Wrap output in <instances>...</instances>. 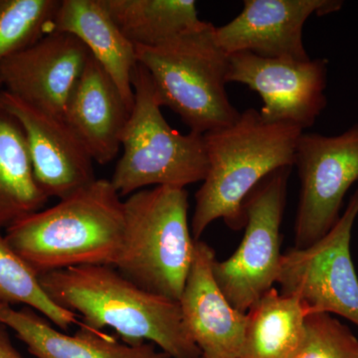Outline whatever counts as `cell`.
Masks as SVG:
<instances>
[{"label": "cell", "mask_w": 358, "mask_h": 358, "mask_svg": "<svg viewBox=\"0 0 358 358\" xmlns=\"http://www.w3.org/2000/svg\"><path fill=\"white\" fill-rule=\"evenodd\" d=\"M39 282L59 307L98 331L110 327L128 345L152 343L169 358L202 357L178 301L141 289L112 266H77L40 275Z\"/></svg>", "instance_id": "cell-1"}, {"label": "cell", "mask_w": 358, "mask_h": 358, "mask_svg": "<svg viewBox=\"0 0 358 358\" xmlns=\"http://www.w3.org/2000/svg\"><path fill=\"white\" fill-rule=\"evenodd\" d=\"M303 129L264 121L248 109L230 126L203 134L208 171L195 194L190 228L195 241L214 221L243 229L244 203L259 183L282 167L294 166Z\"/></svg>", "instance_id": "cell-2"}, {"label": "cell", "mask_w": 358, "mask_h": 358, "mask_svg": "<svg viewBox=\"0 0 358 358\" xmlns=\"http://www.w3.org/2000/svg\"><path fill=\"white\" fill-rule=\"evenodd\" d=\"M124 201L96 178L57 204L20 219L4 235L37 275L86 265L114 266L122 241Z\"/></svg>", "instance_id": "cell-3"}, {"label": "cell", "mask_w": 358, "mask_h": 358, "mask_svg": "<svg viewBox=\"0 0 358 358\" xmlns=\"http://www.w3.org/2000/svg\"><path fill=\"white\" fill-rule=\"evenodd\" d=\"M136 54L152 78L157 102L192 133L204 134L239 119L226 90L229 55L219 46L212 23L204 21L157 46H136Z\"/></svg>", "instance_id": "cell-4"}, {"label": "cell", "mask_w": 358, "mask_h": 358, "mask_svg": "<svg viewBox=\"0 0 358 358\" xmlns=\"http://www.w3.org/2000/svg\"><path fill=\"white\" fill-rule=\"evenodd\" d=\"M185 188L155 186L124 201V226L114 267L150 293L178 301L194 255Z\"/></svg>", "instance_id": "cell-5"}, {"label": "cell", "mask_w": 358, "mask_h": 358, "mask_svg": "<svg viewBox=\"0 0 358 358\" xmlns=\"http://www.w3.org/2000/svg\"><path fill=\"white\" fill-rule=\"evenodd\" d=\"M134 106L122 134V155L110 179L120 196L155 187L185 188L202 182L208 171L203 134H183L162 113L148 70L136 64Z\"/></svg>", "instance_id": "cell-6"}, {"label": "cell", "mask_w": 358, "mask_h": 358, "mask_svg": "<svg viewBox=\"0 0 358 358\" xmlns=\"http://www.w3.org/2000/svg\"><path fill=\"white\" fill-rule=\"evenodd\" d=\"M293 167L277 169L263 179L244 203V236L236 251L216 259L213 274L231 305L246 313L274 288L282 254L281 226Z\"/></svg>", "instance_id": "cell-7"}, {"label": "cell", "mask_w": 358, "mask_h": 358, "mask_svg": "<svg viewBox=\"0 0 358 358\" xmlns=\"http://www.w3.org/2000/svg\"><path fill=\"white\" fill-rule=\"evenodd\" d=\"M358 216V186L345 212L324 237L306 248L282 254L277 282L310 313L345 317L358 327V277L350 242Z\"/></svg>", "instance_id": "cell-8"}, {"label": "cell", "mask_w": 358, "mask_h": 358, "mask_svg": "<svg viewBox=\"0 0 358 358\" xmlns=\"http://www.w3.org/2000/svg\"><path fill=\"white\" fill-rule=\"evenodd\" d=\"M294 166L301 183L294 247L301 249L336 225L346 193L358 182V122L338 136L303 131Z\"/></svg>", "instance_id": "cell-9"}, {"label": "cell", "mask_w": 358, "mask_h": 358, "mask_svg": "<svg viewBox=\"0 0 358 358\" xmlns=\"http://www.w3.org/2000/svg\"><path fill=\"white\" fill-rule=\"evenodd\" d=\"M327 71L324 58L296 61L237 52L229 55L227 82L245 85L261 96L264 121L288 122L305 131L327 108Z\"/></svg>", "instance_id": "cell-10"}, {"label": "cell", "mask_w": 358, "mask_h": 358, "mask_svg": "<svg viewBox=\"0 0 358 358\" xmlns=\"http://www.w3.org/2000/svg\"><path fill=\"white\" fill-rule=\"evenodd\" d=\"M90 56L76 37L51 31L0 62V83L28 105L64 119L68 99Z\"/></svg>", "instance_id": "cell-11"}, {"label": "cell", "mask_w": 358, "mask_h": 358, "mask_svg": "<svg viewBox=\"0 0 358 358\" xmlns=\"http://www.w3.org/2000/svg\"><path fill=\"white\" fill-rule=\"evenodd\" d=\"M343 6L341 0H245L234 20L215 26V38L228 55L250 52L260 57L308 60L303 38L306 22Z\"/></svg>", "instance_id": "cell-12"}, {"label": "cell", "mask_w": 358, "mask_h": 358, "mask_svg": "<svg viewBox=\"0 0 358 358\" xmlns=\"http://www.w3.org/2000/svg\"><path fill=\"white\" fill-rule=\"evenodd\" d=\"M0 103L20 122L33 173L48 199H66L96 180L93 159L63 117L36 109L4 90Z\"/></svg>", "instance_id": "cell-13"}, {"label": "cell", "mask_w": 358, "mask_h": 358, "mask_svg": "<svg viewBox=\"0 0 358 358\" xmlns=\"http://www.w3.org/2000/svg\"><path fill=\"white\" fill-rule=\"evenodd\" d=\"M215 251L195 242L194 255L179 305L183 320L204 358H239L246 313L231 305L213 274Z\"/></svg>", "instance_id": "cell-14"}, {"label": "cell", "mask_w": 358, "mask_h": 358, "mask_svg": "<svg viewBox=\"0 0 358 358\" xmlns=\"http://www.w3.org/2000/svg\"><path fill=\"white\" fill-rule=\"evenodd\" d=\"M129 114L117 85L90 56L68 99L64 120L94 162L107 164L117 157Z\"/></svg>", "instance_id": "cell-15"}, {"label": "cell", "mask_w": 358, "mask_h": 358, "mask_svg": "<svg viewBox=\"0 0 358 358\" xmlns=\"http://www.w3.org/2000/svg\"><path fill=\"white\" fill-rule=\"evenodd\" d=\"M52 31L68 33L79 39L112 78L129 109H133L131 79L138 64L136 47L122 34L102 0H62Z\"/></svg>", "instance_id": "cell-16"}, {"label": "cell", "mask_w": 358, "mask_h": 358, "mask_svg": "<svg viewBox=\"0 0 358 358\" xmlns=\"http://www.w3.org/2000/svg\"><path fill=\"white\" fill-rule=\"evenodd\" d=\"M0 324L15 331L36 358H169L152 343L122 345L103 331L79 329L75 336L61 333L27 307L17 310L0 303Z\"/></svg>", "instance_id": "cell-17"}, {"label": "cell", "mask_w": 358, "mask_h": 358, "mask_svg": "<svg viewBox=\"0 0 358 358\" xmlns=\"http://www.w3.org/2000/svg\"><path fill=\"white\" fill-rule=\"evenodd\" d=\"M310 313L296 296L268 289L246 313L239 358H292L301 345Z\"/></svg>", "instance_id": "cell-18"}, {"label": "cell", "mask_w": 358, "mask_h": 358, "mask_svg": "<svg viewBox=\"0 0 358 358\" xmlns=\"http://www.w3.org/2000/svg\"><path fill=\"white\" fill-rule=\"evenodd\" d=\"M48 199L33 173L20 122L0 103V231L41 210Z\"/></svg>", "instance_id": "cell-19"}, {"label": "cell", "mask_w": 358, "mask_h": 358, "mask_svg": "<svg viewBox=\"0 0 358 358\" xmlns=\"http://www.w3.org/2000/svg\"><path fill=\"white\" fill-rule=\"evenodd\" d=\"M112 20L131 44L155 47L199 27L193 0H102Z\"/></svg>", "instance_id": "cell-20"}, {"label": "cell", "mask_w": 358, "mask_h": 358, "mask_svg": "<svg viewBox=\"0 0 358 358\" xmlns=\"http://www.w3.org/2000/svg\"><path fill=\"white\" fill-rule=\"evenodd\" d=\"M0 303H22L33 308L63 331L71 326L95 329L82 322L76 313L59 307L45 293L39 275L7 243L0 231Z\"/></svg>", "instance_id": "cell-21"}, {"label": "cell", "mask_w": 358, "mask_h": 358, "mask_svg": "<svg viewBox=\"0 0 358 358\" xmlns=\"http://www.w3.org/2000/svg\"><path fill=\"white\" fill-rule=\"evenodd\" d=\"M59 0H0V62L52 31Z\"/></svg>", "instance_id": "cell-22"}, {"label": "cell", "mask_w": 358, "mask_h": 358, "mask_svg": "<svg viewBox=\"0 0 358 358\" xmlns=\"http://www.w3.org/2000/svg\"><path fill=\"white\" fill-rule=\"evenodd\" d=\"M292 358H358V339L333 315L310 313L301 345Z\"/></svg>", "instance_id": "cell-23"}, {"label": "cell", "mask_w": 358, "mask_h": 358, "mask_svg": "<svg viewBox=\"0 0 358 358\" xmlns=\"http://www.w3.org/2000/svg\"><path fill=\"white\" fill-rule=\"evenodd\" d=\"M0 358H23L14 348L6 326L2 324H0Z\"/></svg>", "instance_id": "cell-24"}, {"label": "cell", "mask_w": 358, "mask_h": 358, "mask_svg": "<svg viewBox=\"0 0 358 358\" xmlns=\"http://www.w3.org/2000/svg\"><path fill=\"white\" fill-rule=\"evenodd\" d=\"M1 87H2V85H1V83H0V88H1Z\"/></svg>", "instance_id": "cell-25"}, {"label": "cell", "mask_w": 358, "mask_h": 358, "mask_svg": "<svg viewBox=\"0 0 358 358\" xmlns=\"http://www.w3.org/2000/svg\"><path fill=\"white\" fill-rule=\"evenodd\" d=\"M199 358H204V357H200Z\"/></svg>", "instance_id": "cell-26"}]
</instances>
